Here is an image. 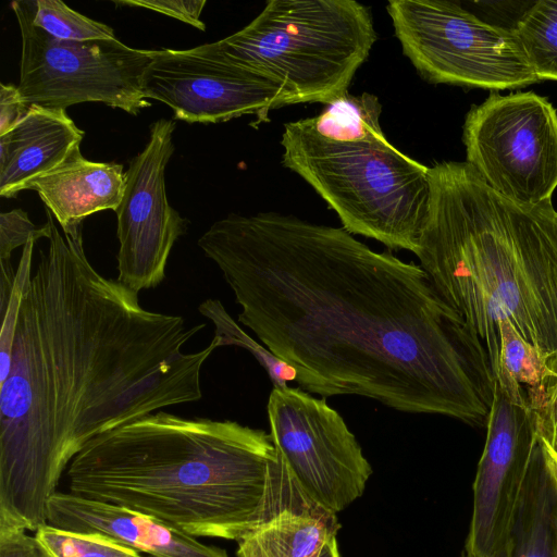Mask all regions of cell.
<instances>
[{
    "mask_svg": "<svg viewBox=\"0 0 557 557\" xmlns=\"http://www.w3.org/2000/svg\"><path fill=\"white\" fill-rule=\"evenodd\" d=\"M240 307L238 322L336 395L486 428L487 349L425 271L343 227L231 213L198 239Z\"/></svg>",
    "mask_w": 557,
    "mask_h": 557,
    "instance_id": "1",
    "label": "cell"
},
{
    "mask_svg": "<svg viewBox=\"0 0 557 557\" xmlns=\"http://www.w3.org/2000/svg\"><path fill=\"white\" fill-rule=\"evenodd\" d=\"M51 226L24 295L8 376L0 383V528L36 531L72 459L95 437L202 397L214 336L206 323L145 309L138 294L89 262L82 228Z\"/></svg>",
    "mask_w": 557,
    "mask_h": 557,
    "instance_id": "2",
    "label": "cell"
},
{
    "mask_svg": "<svg viewBox=\"0 0 557 557\" xmlns=\"http://www.w3.org/2000/svg\"><path fill=\"white\" fill-rule=\"evenodd\" d=\"M70 493L153 517L193 537L239 542L287 504L270 434L162 410L91 440L70 462Z\"/></svg>",
    "mask_w": 557,
    "mask_h": 557,
    "instance_id": "3",
    "label": "cell"
},
{
    "mask_svg": "<svg viewBox=\"0 0 557 557\" xmlns=\"http://www.w3.org/2000/svg\"><path fill=\"white\" fill-rule=\"evenodd\" d=\"M431 197L416 253L438 295L485 345L496 379L498 324L557 362V210L517 203L465 162L430 166Z\"/></svg>",
    "mask_w": 557,
    "mask_h": 557,
    "instance_id": "4",
    "label": "cell"
},
{
    "mask_svg": "<svg viewBox=\"0 0 557 557\" xmlns=\"http://www.w3.org/2000/svg\"><path fill=\"white\" fill-rule=\"evenodd\" d=\"M284 166L305 180L352 235L388 249L417 253L426 220L430 166L404 154L387 139L335 141L319 136L306 119L284 125Z\"/></svg>",
    "mask_w": 557,
    "mask_h": 557,
    "instance_id": "5",
    "label": "cell"
},
{
    "mask_svg": "<svg viewBox=\"0 0 557 557\" xmlns=\"http://www.w3.org/2000/svg\"><path fill=\"white\" fill-rule=\"evenodd\" d=\"M377 36L370 8L354 0H270L244 28L209 46L263 75L285 106L330 103L348 87Z\"/></svg>",
    "mask_w": 557,
    "mask_h": 557,
    "instance_id": "6",
    "label": "cell"
},
{
    "mask_svg": "<svg viewBox=\"0 0 557 557\" xmlns=\"http://www.w3.org/2000/svg\"><path fill=\"white\" fill-rule=\"evenodd\" d=\"M386 10L404 54L430 83L499 91L541 82L511 27L450 1L392 0Z\"/></svg>",
    "mask_w": 557,
    "mask_h": 557,
    "instance_id": "7",
    "label": "cell"
},
{
    "mask_svg": "<svg viewBox=\"0 0 557 557\" xmlns=\"http://www.w3.org/2000/svg\"><path fill=\"white\" fill-rule=\"evenodd\" d=\"M22 40L21 96L28 107L64 109L102 102L137 115L150 102L143 91L152 50L116 39L61 40L33 23L35 1H13Z\"/></svg>",
    "mask_w": 557,
    "mask_h": 557,
    "instance_id": "8",
    "label": "cell"
},
{
    "mask_svg": "<svg viewBox=\"0 0 557 557\" xmlns=\"http://www.w3.org/2000/svg\"><path fill=\"white\" fill-rule=\"evenodd\" d=\"M466 162L494 190L520 205L552 200L557 188V111L533 91L491 95L462 128Z\"/></svg>",
    "mask_w": 557,
    "mask_h": 557,
    "instance_id": "9",
    "label": "cell"
},
{
    "mask_svg": "<svg viewBox=\"0 0 557 557\" xmlns=\"http://www.w3.org/2000/svg\"><path fill=\"white\" fill-rule=\"evenodd\" d=\"M267 411L272 442L310 499L337 513L361 497L372 467L324 397L300 387H273Z\"/></svg>",
    "mask_w": 557,
    "mask_h": 557,
    "instance_id": "10",
    "label": "cell"
},
{
    "mask_svg": "<svg viewBox=\"0 0 557 557\" xmlns=\"http://www.w3.org/2000/svg\"><path fill=\"white\" fill-rule=\"evenodd\" d=\"M486 429L462 552L465 557H511L516 512L539 436L527 392L502 371Z\"/></svg>",
    "mask_w": 557,
    "mask_h": 557,
    "instance_id": "11",
    "label": "cell"
},
{
    "mask_svg": "<svg viewBox=\"0 0 557 557\" xmlns=\"http://www.w3.org/2000/svg\"><path fill=\"white\" fill-rule=\"evenodd\" d=\"M143 91L187 123H220L243 115L268 120L270 110L285 106L275 83L230 61L209 44L186 50H152Z\"/></svg>",
    "mask_w": 557,
    "mask_h": 557,
    "instance_id": "12",
    "label": "cell"
},
{
    "mask_svg": "<svg viewBox=\"0 0 557 557\" xmlns=\"http://www.w3.org/2000/svg\"><path fill=\"white\" fill-rule=\"evenodd\" d=\"M175 126L168 119L150 125L146 146L129 162L125 193L115 211L116 280L137 294L163 282L172 248L188 226L169 203L165 188V169L175 150Z\"/></svg>",
    "mask_w": 557,
    "mask_h": 557,
    "instance_id": "13",
    "label": "cell"
},
{
    "mask_svg": "<svg viewBox=\"0 0 557 557\" xmlns=\"http://www.w3.org/2000/svg\"><path fill=\"white\" fill-rule=\"evenodd\" d=\"M47 523L67 531L96 533L150 557H228L162 521L72 493L55 492L48 502Z\"/></svg>",
    "mask_w": 557,
    "mask_h": 557,
    "instance_id": "14",
    "label": "cell"
},
{
    "mask_svg": "<svg viewBox=\"0 0 557 557\" xmlns=\"http://www.w3.org/2000/svg\"><path fill=\"white\" fill-rule=\"evenodd\" d=\"M83 137L66 110L29 107L13 128L0 135V195L14 198L27 189L81 147Z\"/></svg>",
    "mask_w": 557,
    "mask_h": 557,
    "instance_id": "15",
    "label": "cell"
},
{
    "mask_svg": "<svg viewBox=\"0 0 557 557\" xmlns=\"http://www.w3.org/2000/svg\"><path fill=\"white\" fill-rule=\"evenodd\" d=\"M126 172L120 163L87 160L77 147L61 164L34 180L38 193L64 234L82 228L85 218L120 207Z\"/></svg>",
    "mask_w": 557,
    "mask_h": 557,
    "instance_id": "16",
    "label": "cell"
},
{
    "mask_svg": "<svg viewBox=\"0 0 557 557\" xmlns=\"http://www.w3.org/2000/svg\"><path fill=\"white\" fill-rule=\"evenodd\" d=\"M339 529L336 513L308 496L282 507L238 542L237 557H319Z\"/></svg>",
    "mask_w": 557,
    "mask_h": 557,
    "instance_id": "17",
    "label": "cell"
},
{
    "mask_svg": "<svg viewBox=\"0 0 557 557\" xmlns=\"http://www.w3.org/2000/svg\"><path fill=\"white\" fill-rule=\"evenodd\" d=\"M511 557H557V488L540 440L516 512Z\"/></svg>",
    "mask_w": 557,
    "mask_h": 557,
    "instance_id": "18",
    "label": "cell"
},
{
    "mask_svg": "<svg viewBox=\"0 0 557 557\" xmlns=\"http://www.w3.org/2000/svg\"><path fill=\"white\" fill-rule=\"evenodd\" d=\"M198 311L214 325L215 335L221 346H238L248 350L267 371L273 387H286L288 382H297L299 387L310 394L322 397L334 396L330 385L314 374L302 371L278 358L264 345L248 335L230 315L223 304L218 299H206Z\"/></svg>",
    "mask_w": 557,
    "mask_h": 557,
    "instance_id": "19",
    "label": "cell"
},
{
    "mask_svg": "<svg viewBox=\"0 0 557 557\" xmlns=\"http://www.w3.org/2000/svg\"><path fill=\"white\" fill-rule=\"evenodd\" d=\"M381 112L376 96L346 92L327 103L321 114L306 121L319 136L330 140L382 141L387 138L380 124Z\"/></svg>",
    "mask_w": 557,
    "mask_h": 557,
    "instance_id": "20",
    "label": "cell"
},
{
    "mask_svg": "<svg viewBox=\"0 0 557 557\" xmlns=\"http://www.w3.org/2000/svg\"><path fill=\"white\" fill-rule=\"evenodd\" d=\"M498 332V372H505L521 386H528L529 401L536 400L556 382L557 362L524 339L510 320H502Z\"/></svg>",
    "mask_w": 557,
    "mask_h": 557,
    "instance_id": "21",
    "label": "cell"
},
{
    "mask_svg": "<svg viewBox=\"0 0 557 557\" xmlns=\"http://www.w3.org/2000/svg\"><path fill=\"white\" fill-rule=\"evenodd\" d=\"M539 79L557 82V0H540L511 27Z\"/></svg>",
    "mask_w": 557,
    "mask_h": 557,
    "instance_id": "22",
    "label": "cell"
},
{
    "mask_svg": "<svg viewBox=\"0 0 557 557\" xmlns=\"http://www.w3.org/2000/svg\"><path fill=\"white\" fill-rule=\"evenodd\" d=\"M41 557H145L103 535L62 530L48 523L35 531Z\"/></svg>",
    "mask_w": 557,
    "mask_h": 557,
    "instance_id": "23",
    "label": "cell"
},
{
    "mask_svg": "<svg viewBox=\"0 0 557 557\" xmlns=\"http://www.w3.org/2000/svg\"><path fill=\"white\" fill-rule=\"evenodd\" d=\"M33 23L61 40L116 39L113 28L109 25L91 20L57 0H35Z\"/></svg>",
    "mask_w": 557,
    "mask_h": 557,
    "instance_id": "24",
    "label": "cell"
},
{
    "mask_svg": "<svg viewBox=\"0 0 557 557\" xmlns=\"http://www.w3.org/2000/svg\"><path fill=\"white\" fill-rule=\"evenodd\" d=\"M35 240H29L23 248L12 288L7 297L0 299V383L5 380L11 366L16 324L24 295L27 290L32 272Z\"/></svg>",
    "mask_w": 557,
    "mask_h": 557,
    "instance_id": "25",
    "label": "cell"
},
{
    "mask_svg": "<svg viewBox=\"0 0 557 557\" xmlns=\"http://www.w3.org/2000/svg\"><path fill=\"white\" fill-rule=\"evenodd\" d=\"M51 226L49 221L44 225L34 224L26 211L13 209L0 214V264L11 262L12 252L24 247L29 240L49 239Z\"/></svg>",
    "mask_w": 557,
    "mask_h": 557,
    "instance_id": "26",
    "label": "cell"
},
{
    "mask_svg": "<svg viewBox=\"0 0 557 557\" xmlns=\"http://www.w3.org/2000/svg\"><path fill=\"white\" fill-rule=\"evenodd\" d=\"M114 3L151 10L187 23L200 30L206 29V25L200 18L206 0H120Z\"/></svg>",
    "mask_w": 557,
    "mask_h": 557,
    "instance_id": "27",
    "label": "cell"
},
{
    "mask_svg": "<svg viewBox=\"0 0 557 557\" xmlns=\"http://www.w3.org/2000/svg\"><path fill=\"white\" fill-rule=\"evenodd\" d=\"M529 403L535 412L539 438L557 453V380L540 398Z\"/></svg>",
    "mask_w": 557,
    "mask_h": 557,
    "instance_id": "28",
    "label": "cell"
},
{
    "mask_svg": "<svg viewBox=\"0 0 557 557\" xmlns=\"http://www.w3.org/2000/svg\"><path fill=\"white\" fill-rule=\"evenodd\" d=\"M18 87L13 84L0 85V135L13 128L28 112Z\"/></svg>",
    "mask_w": 557,
    "mask_h": 557,
    "instance_id": "29",
    "label": "cell"
},
{
    "mask_svg": "<svg viewBox=\"0 0 557 557\" xmlns=\"http://www.w3.org/2000/svg\"><path fill=\"white\" fill-rule=\"evenodd\" d=\"M26 530L0 528V557H41L38 544Z\"/></svg>",
    "mask_w": 557,
    "mask_h": 557,
    "instance_id": "30",
    "label": "cell"
},
{
    "mask_svg": "<svg viewBox=\"0 0 557 557\" xmlns=\"http://www.w3.org/2000/svg\"><path fill=\"white\" fill-rule=\"evenodd\" d=\"M540 442L542 445L547 469L557 488V453L548 448L541 440Z\"/></svg>",
    "mask_w": 557,
    "mask_h": 557,
    "instance_id": "31",
    "label": "cell"
},
{
    "mask_svg": "<svg viewBox=\"0 0 557 557\" xmlns=\"http://www.w3.org/2000/svg\"><path fill=\"white\" fill-rule=\"evenodd\" d=\"M319 557H339L336 537L325 544Z\"/></svg>",
    "mask_w": 557,
    "mask_h": 557,
    "instance_id": "32",
    "label": "cell"
},
{
    "mask_svg": "<svg viewBox=\"0 0 557 557\" xmlns=\"http://www.w3.org/2000/svg\"><path fill=\"white\" fill-rule=\"evenodd\" d=\"M460 557H465V554H463V552H461V554H460Z\"/></svg>",
    "mask_w": 557,
    "mask_h": 557,
    "instance_id": "33",
    "label": "cell"
},
{
    "mask_svg": "<svg viewBox=\"0 0 557 557\" xmlns=\"http://www.w3.org/2000/svg\"><path fill=\"white\" fill-rule=\"evenodd\" d=\"M146 557H150V556H146Z\"/></svg>",
    "mask_w": 557,
    "mask_h": 557,
    "instance_id": "34",
    "label": "cell"
}]
</instances>
